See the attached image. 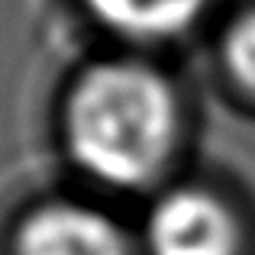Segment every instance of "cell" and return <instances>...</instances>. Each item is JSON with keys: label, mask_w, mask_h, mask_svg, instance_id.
<instances>
[{"label": "cell", "mask_w": 255, "mask_h": 255, "mask_svg": "<svg viewBox=\"0 0 255 255\" xmlns=\"http://www.w3.org/2000/svg\"><path fill=\"white\" fill-rule=\"evenodd\" d=\"M178 97L168 78L139 58H104L78 75L65 97L68 158L107 187H145L174 155Z\"/></svg>", "instance_id": "obj_1"}, {"label": "cell", "mask_w": 255, "mask_h": 255, "mask_svg": "<svg viewBox=\"0 0 255 255\" xmlns=\"http://www.w3.org/2000/svg\"><path fill=\"white\" fill-rule=\"evenodd\" d=\"M16 255H132L120 220L84 200H49L23 217Z\"/></svg>", "instance_id": "obj_3"}, {"label": "cell", "mask_w": 255, "mask_h": 255, "mask_svg": "<svg viewBox=\"0 0 255 255\" xmlns=\"http://www.w3.org/2000/svg\"><path fill=\"white\" fill-rule=\"evenodd\" d=\"M223 65L233 81L255 97V6L230 23L223 36Z\"/></svg>", "instance_id": "obj_5"}, {"label": "cell", "mask_w": 255, "mask_h": 255, "mask_svg": "<svg viewBox=\"0 0 255 255\" xmlns=\"http://www.w3.org/2000/svg\"><path fill=\"white\" fill-rule=\"evenodd\" d=\"M213 0H84L87 13L132 42H165L187 32Z\"/></svg>", "instance_id": "obj_4"}, {"label": "cell", "mask_w": 255, "mask_h": 255, "mask_svg": "<svg viewBox=\"0 0 255 255\" xmlns=\"http://www.w3.org/2000/svg\"><path fill=\"white\" fill-rule=\"evenodd\" d=\"M142 246L149 255H239V223L217 194L171 187L149 207Z\"/></svg>", "instance_id": "obj_2"}]
</instances>
